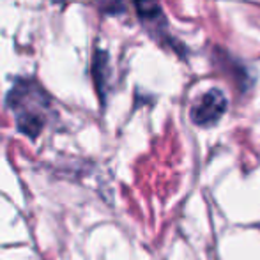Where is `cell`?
<instances>
[{"mask_svg":"<svg viewBox=\"0 0 260 260\" xmlns=\"http://www.w3.org/2000/svg\"><path fill=\"white\" fill-rule=\"evenodd\" d=\"M226 112V98L221 90L212 89L204 94L191 110V119L197 126H212Z\"/></svg>","mask_w":260,"mask_h":260,"instance_id":"6da1fadb","label":"cell"},{"mask_svg":"<svg viewBox=\"0 0 260 260\" xmlns=\"http://www.w3.org/2000/svg\"><path fill=\"white\" fill-rule=\"evenodd\" d=\"M100 7L105 11V13H110V14H115V13L124 11V6L120 0H100Z\"/></svg>","mask_w":260,"mask_h":260,"instance_id":"277c9868","label":"cell"},{"mask_svg":"<svg viewBox=\"0 0 260 260\" xmlns=\"http://www.w3.org/2000/svg\"><path fill=\"white\" fill-rule=\"evenodd\" d=\"M135 6H137L138 14L144 20H156L161 14L159 2L157 0H135Z\"/></svg>","mask_w":260,"mask_h":260,"instance_id":"3957f363","label":"cell"},{"mask_svg":"<svg viewBox=\"0 0 260 260\" xmlns=\"http://www.w3.org/2000/svg\"><path fill=\"white\" fill-rule=\"evenodd\" d=\"M92 78L98 87V92L105 100L106 78H108V53L105 50H98L92 60Z\"/></svg>","mask_w":260,"mask_h":260,"instance_id":"7a4b0ae2","label":"cell"},{"mask_svg":"<svg viewBox=\"0 0 260 260\" xmlns=\"http://www.w3.org/2000/svg\"><path fill=\"white\" fill-rule=\"evenodd\" d=\"M53 2H64V0H53Z\"/></svg>","mask_w":260,"mask_h":260,"instance_id":"5b68a950","label":"cell"}]
</instances>
